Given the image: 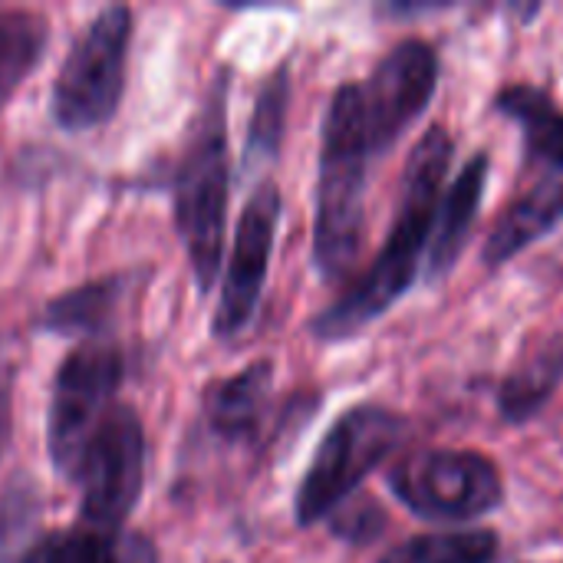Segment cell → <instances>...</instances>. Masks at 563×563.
<instances>
[{"mask_svg":"<svg viewBox=\"0 0 563 563\" xmlns=\"http://www.w3.org/2000/svg\"><path fill=\"white\" fill-rule=\"evenodd\" d=\"M452 158V139L445 129H429L406 165V181H402V205L393 221L389 241L373 261V267L353 284L350 294H343L333 307H327L313 320V333L327 343L346 340L379 320L416 280L422 247L432 238L435 211H439V191L442 178Z\"/></svg>","mask_w":563,"mask_h":563,"instance_id":"1","label":"cell"},{"mask_svg":"<svg viewBox=\"0 0 563 563\" xmlns=\"http://www.w3.org/2000/svg\"><path fill=\"white\" fill-rule=\"evenodd\" d=\"M366 165L369 139L363 125V99L360 86L346 82L327 109L320 148L313 261L327 280H340L360 254L366 224Z\"/></svg>","mask_w":563,"mask_h":563,"instance_id":"2","label":"cell"},{"mask_svg":"<svg viewBox=\"0 0 563 563\" xmlns=\"http://www.w3.org/2000/svg\"><path fill=\"white\" fill-rule=\"evenodd\" d=\"M224 89L228 82L224 76H218L195 122L191 142L185 148L175 178V224L201 294L214 284L224 254V224H228V195H231Z\"/></svg>","mask_w":563,"mask_h":563,"instance_id":"3","label":"cell"},{"mask_svg":"<svg viewBox=\"0 0 563 563\" xmlns=\"http://www.w3.org/2000/svg\"><path fill=\"white\" fill-rule=\"evenodd\" d=\"M132 40L129 7L102 10L69 46L56 76L49 106L66 132H89L109 122L125 89V59Z\"/></svg>","mask_w":563,"mask_h":563,"instance_id":"4","label":"cell"},{"mask_svg":"<svg viewBox=\"0 0 563 563\" xmlns=\"http://www.w3.org/2000/svg\"><path fill=\"white\" fill-rule=\"evenodd\" d=\"M402 419L383 406H356L343 412L323 435L297 492V525L310 528L333 515L363 478L399 445Z\"/></svg>","mask_w":563,"mask_h":563,"instance_id":"5","label":"cell"},{"mask_svg":"<svg viewBox=\"0 0 563 563\" xmlns=\"http://www.w3.org/2000/svg\"><path fill=\"white\" fill-rule=\"evenodd\" d=\"M73 482L79 485L82 525L122 531L145 482V432L132 406H112L106 412L79 455Z\"/></svg>","mask_w":563,"mask_h":563,"instance_id":"6","label":"cell"},{"mask_svg":"<svg viewBox=\"0 0 563 563\" xmlns=\"http://www.w3.org/2000/svg\"><path fill=\"white\" fill-rule=\"evenodd\" d=\"M393 495L422 521H475L498 508L501 475L495 462L462 449H426L389 472Z\"/></svg>","mask_w":563,"mask_h":563,"instance_id":"7","label":"cell"},{"mask_svg":"<svg viewBox=\"0 0 563 563\" xmlns=\"http://www.w3.org/2000/svg\"><path fill=\"white\" fill-rule=\"evenodd\" d=\"M122 376H125L122 353L102 340L82 343L63 360L53 383L46 442H49V462L66 478H73L89 435L112 409V396L119 393Z\"/></svg>","mask_w":563,"mask_h":563,"instance_id":"8","label":"cell"},{"mask_svg":"<svg viewBox=\"0 0 563 563\" xmlns=\"http://www.w3.org/2000/svg\"><path fill=\"white\" fill-rule=\"evenodd\" d=\"M277 221H280V191L274 181H261L254 195L247 198L241 221H238L234 251L228 261V274H224L221 300L214 310V327H211L218 340H231L244 333L247 323L254 320L264 280H267Z\"/></svg>","mask_w":563,"mask_h":563,"instance_id":"9","label":"cell"},{"mask_svg":"<svg viewBox=\"0 0 563 563\" xmlns=\"http://www.w3.org/2000/svg\"><path fill=\"white\" fill-rule=\"evenodd\" d=\"M439 82V59L429 43H399L360 86L369 152L389 148L412 119L422 115Z\"/></svg>","mask_w":563,"mask_h":563,"instance_id":"10","label":"cell"},{"mask_svg":"<svg viewBox=\"0 0 563 563\" xmlns=\"http://www.w3.org/2000/svg\"><path fill=\"white\" fill-rule=\"evenodd\" d=\"M525 172L528 175L521 191L505 208L485 244L482 257L488 267H498L508 257L521 254L563 218V172H551V168H525Z\"/></svg>","mask_w":563,"mask_h":563,"instance_id":"11","label":"cell"},{"mask_svg":"<svg viewBox=\"0 0 563 563\" xmlns=\"http://www.w3.org/2000/svg\"><path fill=\"white\" fill-rule=\"evenodd\" d=\"M563 376V320L548 327L534 343H528V350L521 353V360L515 363V369L508 373L498 406L501 416L508 422H525L531 419L548 396L554 393V386Z\"/></svg>","mask_w":563,"mask_h":563,"instance_id":"12","label":"cell"},{"mask_svg":"<svg viewBox=\"0 0 563 563\" xmlns=\"http://www.w3.org/2000/svg\"><path fill=\"white\" fill-rule=\"evenodd\" d=\"M488 185V155H475L462 175L452 181L449 195L442 198L432 224V251H429V277H442L452 271L455 257L465 247V238L478 218V205Z\"/></svg>","mask_w":563,"mask_h":563,"instance_id":"13","label":"cell"},{"mask_svg":"<svg viewBox=\"0 0 563 563\" xmlns=\"http://www.w3.org/2000/svg\"><path fill=\"white\" fill-rule=\"evenodd\" d=\"M20 563H158V551L142 534L69 528L40 538L23 551Z\"/></svg>","mask_w":563,"mask_h":563,"instance_id":"14","label":"cell"},{"mask_svg":"<svg viewBox=\"0 0 563 563\" xmlns=\"http://www.w3.org/2000/svg\"><path fill=\"white\" fill-rule=\"evenodd\" d=\"M271 386H274L271 363H251L244 373L211 383L205 393V416L211 432H218L228 442L254 435L264 419Z\"/></svg>","mask_w":563,"mask_h":563,"instance_id":"15","label":"cell"},{"mask_svg":"<svg viewBox=\"0 0 563 563\" xmlns=\"http://www.w3.org/2000/svg\"><path fill=\"white\" fill-rule=\"evenodd\" d=\"M125 294H129V274L82 284V287L56 297L43 310L40 327L49 333H59V336H73V340L99 336L102 330H109L115 323Z\"/></svg>","mask_w":563,"mask_h":563,"instance_id":"16","label":"cell"},{"mask_svg":"<svg viewBox=\"0 0 563 563\" xmlns=\"http://www.w3.org/2000/svg\"><path fill=\"white\" fill-rule=\"evenodd\" d=\"M495 109L525 129V168L563 172V112L534 86H508Z\"/></svg>","mask_w":563,"mask_h":563,"instance_id":"17","label":"cell"},{"mask_svg":"<svg viewBox=\"0 0 563 563\" xmlns=\"http://www.w3.org/2000/svg\"><path fill=\"white\" fill-rule=\"evenodd\" d=\"M49 40V26L40 13L3 10L0 13V112L20 89V82L36 69Z\"/></svg>","mask_w":563,"mask_h":563,"instance_id":"18","label":"cell"},{"mask_svg":"<svg viewBox=\"0 0 563 563\" xmlns=\"http://www.w3.org/2000/svg\"><path fill=\"white\" fill-rule=\"evenodd\" d=\"M498 554V538L492 531H449L412 538L379 563H492Z\"/></svg>","mask_w":563,"mask_h":563,"instance_id":"19","label":"cell"},{"mask_svg":"<svg viewBox=\"0 0 563 563\" xmlns=\"http://www.w3.org/2000/svg\"><path fill=\"white\" fill-rule=\"evenodd\" d=\"M287 106H290V76H287V66H280L264 82V89L254 102V115L247 125V145H244V168H257L261 162H271L280 152Z\"/></svg>","mask_w":563,"mask_h":563,"instance_id":"20","label":"cell"},{"mask_svg":"<svg viewBox=\"0 0 563 563\" xmlns=\"http://www.w3.org/2000/svg\"><path fill=\"white\" fill-rule=\"evenodd\" d=\"M333 531H336L340 538L353 541V544H369V541L379 538V531H383V515H379L376 505L363 501L360 508L340 515L336 525H333Z\"/></svg>","mask_w":563,"mask_h":563,"instance_id":"21","label":"cell"},{"mask_svg":"<svg viewBox=\"0 0 563 563\" xmlns=\"http://www.w3.org/2000/svg\"><path fill=\"white\" fill-rule=\"evenodd\" d=\"M13 379H16L13 353H10L7 340L0 336V459L7 452V442L13 432Z\"/></svg>","mask_w":563,"mask_h":563,"instance_id":"22","label":"cell"}]
</instances>
